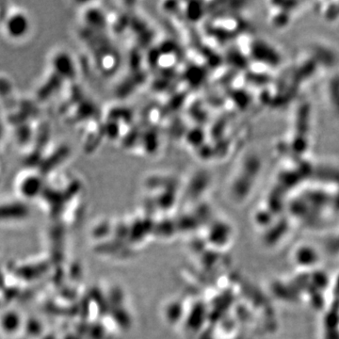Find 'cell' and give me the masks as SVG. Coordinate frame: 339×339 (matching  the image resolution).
Wrapping results in <instances>:
<instances>
[{"mask_svg": "<svg viewBox=\"0 0 339 339\" xmlns=\"http://www.w3.org/2000/svg\"><path fill=\"white\" fill-rule=\"evenodd\" d=\"M28 19L24 13L12 12L5 21V31L12 39L24 36L28 30Z\"/></svg>", "mask_w": 339, "mask_h": 339, "instance_id": "cell-1", "label": "cell"}]
</instances>
